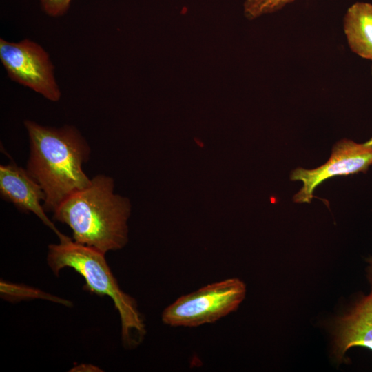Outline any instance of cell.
<instances>
[{
    "label": "cell",
    "mask_w": 372,
    "mask_h": 372,
    "mask_svg": "<svg viewBox=\"0 0 372 372\" xmlns=\"http://www.w3.org/2000/svg\"><path fill=\"white\" fill-rule=\"evenodd\" d=\"M335 353L342 358L351 348L372 350V285L338 320L335 335Z\"/></svg>",
    "instance_id": "ba28073f"
},
{
    "label": "cell",
    "mask_w": 372,
    "mask_h": 372,
    "mask_svg": "<svg viewBox=\"0 0 372 372\" xmlns=\"http://www.w3.org/2000/svg\"><path fill=\"white\" fill-rule=\"evenodd\" d=\"M366 262H367V269H366L367 276H368L369 281L372 285V256L367 258Z\"/></svg>",
    "instance_id": "5bb4252c"
},
{
    "label": "cell",
    "mask_w": 372,
    "mask_h": 372,
    "mask_svg": "<svg viewBox=\"0 0 372 372\" xmlns=\"http://www.w3.org/2000/svg\"><path fill=\"white\" fill-rule=\"evenodd\" d=\"M0 194L3 200L12 203L21 211L36 215L56 234L60 241L71 239L61 233L47 216L41 205V201L43 203L45 200V194L26 169L14 163L1 165Z\"/></svg>",
    "instance_id": "52a82bcc"
},
{
    "label": "cell",
    "mask_w": 372,
    "mask_h": 372,
    "mask_svg": "<svg viewBox=\"0 0 372 372\" xmlns=\"http://www.w3.org/2000/svg\"><path fill=\"white\" fill-rule=\"evenodd\" d=\"M72 0H39L44 12L50 17L64 15L70 8Z\"/></svg>",
    "instance_id": "7c38bea8"
},
{
    "label": "cell",
    "mask_w": 372,
    "mask_h": 372,
    "mask_svg": "<svg viewBox=\"0 0 372 372\" xmlns=\"http://www.w3.org/2000/svg\"><path fill=\"white\" fill-rule=\"evenodd\" d=\"M371 165L372 138L362 143L342 139L335 144L330 158L323 165L312 169L298 167L291 172V180L302 183L293 201L309 203L316 188L324 181L334 176L366 173Z\"/></svg>",
    "instance_id": "8992f818"
},
{
    "label": "cell",
    "mask_w": 372,
    "mask_h": 372,
    "mask_svg": "<svg viewBox=\"0 0 372 372\" xmlns=\"http://www.w3.org/2000/svg\"><path fill=\"white\" fill-rule=\"evenodd\" d=\"M344 32L351 51L372 61V4L356 2L347 10Z\"/></svg>",
    "instance_id": "9c48e42d"
},
{
    "label": "cell",
    "mask_w": 372,
    "mask_h": 372,
    "mask_svg": "<svg viewBox=\"0 0 372 372\" xmlns=\"http://www.w3.org/2000/svg\"><path fill=\"white\" fill-rule=\"evenodd\" d=\"M1 296L10 301H19L25 299H44L70 307L72 302L38 289L1 281L0 284Z\"/></svg>",
    "instance_id": "30bf717a"
},
{
    "label": "cell",
    "mask_w": 372,
    "mask_h": 372,
    "mask_svg": "<svg viewBox=\"0 0 372 372\" xmlns=\"http://www.w3.org/2000/svg\"><path fill=\"white\" fill-rule=\"evenodd\" d=\"M247 294L237 278L212 282L181 296L161 314L162 322L173 327H197L214 323L235 311Z\"/></svg>",
    "instance_id": "277c9868"
},
{
    "label": "cell",
    "mask_w": 372,
    "mask_h": 372,
    "mask_svg": "<svg viewBox=\"0 0 372 372\" xmlns=\"http://www.w3.org/2000/svg\"><path fill=\"white\" fill-rule=\"evenodd\" d=\"M0 59L8 77L57 102L61 93L54 76V67L48 52L38 43L23 39L9 42L0 39Z\"/></svg>",
    "instance_id": "5b68a950"
},
{
    "label": "cell",
    "mask_w": 372,
    "mask_h": 372,
    "mask_svg": "<svg viewBox=\"0 0 372 372\" xmlns=\"http://www.w3.org/2000/svg\"><path fill=\"white\" fill-rule=\"evenodd\" d=\"M71 371H101L97 366L90 364H82L74 367Z\"/></svg>",
    "instance_id": "4fadbf2b"
},
{
    "label": "cell",
    "mask_w": 372,
    "mask_h": 372,
    "mask_svg": "<svg viewBox=\"0 0 372 372\" xmlns=\"http://www.w3.org/2000/svg\"><path fill=\"white\" fill-rule=\"evenodd\" d=\"M371 74H372V67H371Z\"/></svg>",
    "instance_id": "9a60e30c"
},
{
    "label": "cell",
    "mask_w": 372,
    "mask_h": 372,
    "mask_svg": "<svg viewBox=\"0 0 372 372\" xmlns=\"http://www.w3.org/2000/svg\"><path fill=\"white\" fill-rule=\"evenodd\" d=\"M295 0H245L244 13L254 19L260 16L276 12Z\"/></svg>",
    "instance_id": "8fae6325"
},
{
    "label": "cell",
    "mask_w": 372,
    "mask_h": 372,
    "mask_svg": "<svg viewBox=\"0 0 372 372\" xmlns=\"http://www.w3.org/2000/svg\"><path fill=\"white\" fill-rule=\"evenodd\" d=\"M55 220L72 231L73 240L103 254L127 242L128 207L114 194V180L99 174L86 188L74 194L53 212Z\"/></svg>",
    "instance_id": "7a4b0ae2"
},
{
    "label": "cell",
    "mask_w": 372,
    "mask_h": 372,
    "mask_svg": "<svg viewBox=\"0 0 372 372\" xmlns=\"http://www.w3.org/2000/svg\"><path fill=\"white\" fill-rule=\"evenodd\" d=\"M105 255L71 238L48 246L47 263L56 276L64 268L74 269L84 278L85 290L109 296L120 316L123 345L134 348L142 342L146 334L144 319L134 298L120 288Z\"/></svg>",
    "instance_id": "3957f363"
},
{
    "label": "cell",
    "mask_w": 372,
    "mask_h": 372,
    "mask_svg": "<svg viewBox=\"0 0 372 372\" xmlns=\"http://www.w3.org/2000/svg\"><path fill=\"white\" fill-rule=\"evenodd\" d=\"M30 143L26 169L45 194V211L54 212L74 194L91 183L83 164L90 147L79 130L72 125L56 128L25 120Z\"/></svg>",
    "instance_id": "6da1fadb"
}]
</instances>
